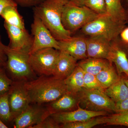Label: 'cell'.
<instances>
[{"instance_id":"obj_1","label":"cell","mask_w":128,"mask_h":128,"mask_svg":"<svg viewBox=\"0 0 128 128\" xmlns=\"http://www.w3.org/2000/svg\"><path fill=\"white\" fill-rule=\"evenodd\" d=\"M31 104L43 105L55 100L67 92L64 80L54 76H40L24 82Z\"/></svg>"},{"instance_id":"obj_2","label":"cell","mask_w":128,"mask_h":128,"mask_svg":"<svg viewBox=\"0 0 128 128\" xmlns=\"http://www.w3.org/2000/svg\"><path fill=\"white\" fill-rule=\"evenodd\" d=\"M70 0H46L33 7L34 14L39 18L57 41L71 38L72 34L66 30L62 22L64 6Z\"/></svg>"},{"instance_id":"obj_3","label":"cell","mask_w":128,"mask_h":128,"mask_svg":"<svg viewBox=\"0 0 128 128\" xmlns=\"http://www.w3.org/2000/svg\"><path fill=\"white\" fill-rule=\"evenodd\" d=\"M6 72L14 82H25L38 77L29 62V53L12 50L6 46Z\"/></svg>"},{"instance_id":"obj_4","label":"cell","mask_w":128,"mask_h":128,"mask_svg":"<svg viewBox=\"0 0 128 128\" xmlns=\"http://www.w3.org/2000/svg\"><path fill=\"white\" fill-rule=\"evenodd\" d=\"M100 16L85 6L69 1L63 9L62 22L64 28L72 34Z\"/></svg>"},{"instance_id":"obj_5","label":"cell","mask_w":128,"mask_h":128,"mask_svg":"<svg viewBox=\"0 0 128 128\" xmlns=\"http://www.w3.org/2000/svg\"><path fill=\"white\" fill-rule=\"evenodd\" d=\"M124 26L106 14L99 16L85 25L81 30L87 36H102L112 41L117 39Z\"/></svg>"},{"instance_id":"obj_6","label":"cell","mask_w":128,"mask_h":128,"mask_svg":"<svg viewBox=\"0 0 128 128\" xmlns=\"http://www.w3.org/2000/svg\"><path fill=\"white\" fill-rule=\"evenodd\" d=\"M81 108L94 112H116L115 103L104 92L83 88L77 93Z\"/></svg>"},{"instance_id":"obj_7","label":"cell","mask_w":128,"mask_h":128,"mask_svg":"<svg viewBox=\"0 0 128 128\" xmlns=\"http://www.w3.org/2000/svg\"><path fill=\"white\" fill-rule=\"evenodd\" d=\"M59 54L54 48L41 49L29 54V63L37 75L52 76Z\"/></svg>"},{"instance_id":"obj_8","label":"cell","mask_w":128,"mask_h":128,"mask_svg":"<svg viewBox=\"0 0 128 128\" xmlns=\"http://www.w3.org/2000/svg\"><path fill=\"white\" fill-rule=\"evenodd\" d=\"M31 31L33 42L29 54L44 48H53L60 50L59 41L54 38L41 19L35 14L31 25Z\"/></svg>"},{"instance_id":"obj_9","label":"cell","mask_w":128,"mask_h":128,"mask_svg":"<svg viewBox=\"0 0 128 128\" xmlns=\"http://www.w3.org/2000/svg\"><path fill=\"white\" fill-rule=\"evenodd\" d=\"M50 114L46 105L31 104L13 120L15 128H31L40 123Z\"/></svg>"},{"instance_id":"obj_10","label":"cell","mask_w":128,"mask_h":128,"mask_svg":"<svg viewBox=\"0 0 128 128\" xmlns=\"http://www.w3.org/2000/svg\"><path fill=\"white\" fill-rule=\"evenodd\" d=\"M4 26L9 39L8 47L12 50L30 53L33 37L26 29L10 25L4 22Z\"/></svg>"},{"instance_id":"obj_11","label":"cell","mask_w":128,"mask_h":128,"mask_svg":"<svg viewBox=\"0 0 128 128\" xmlns=\"http://www.w3.org/2000/svg\"><path fill=\"white\" fill-rule=\"evenodd\" d=\"M11 111L14 119L31 104L30 97L24 82H14L8 92Z\"/></svg>"},{"instance_id":"obj_12","label":"cell","mask_w":128,"mask_h":128,"mask_svg":"<svg viewBox=\"0 0 128 128\" xmlns=\"http://www.w3.org/2000/svg\"><path fill=\"white\" fill-rule=\"evenodd\" d=\"M106 112H94L83 109L78 105V108L70 112L56 113L50 114L57 122L61 124L67 123L86 121L94 117L108 115Z\"/></svg>"},{"instance_id":"obj_13","label":"cell","mask_w":128,"mask_h":128,"mask_svg":"<svg viewBox=\"0 0 128 128\" xmlns=\"http://www.w3.org/2000/svg\"><path fill=\"white\" fill-rule=\"evenodd\" d=\"M88 36L85 38L88 57L108 60L112 49V41L102 36Z\"/></svg>"},{"instance_id":"obj_14","label":"cell","mask_w":128,"mask_h":128,"mask_svg":"<svg viewBox=\"0 0 128 128\" xmlns=\"http://www.w3.org/2000/svg\"><path fill=\"white\" fill-rule=\"evenodd\" d=\"M59 41V50L67 53L77 60L88 58L85 38L72 37L66 40Z\"/></svg>"},{"instance_id":"obj_15","label":"cell","mask_w":128,"mask_h":128,"mask_svg":"<svg viewBox=\"0 0 128 128\" xmlns=\"http://www.w3.org/2000/svg\"><path fill=\"white\" fill-rule=\"evenodd\" d=\"M45 105L50 114L73 111L77 109L79 105L78 95L67 92L56 100Z\"/></svg>"},{"instance_id":"obj_16","label":"cell","mask_w":128,"mask_h":128,"mask_svg":"<svg viewBox=\"0 0 128 128\" xmlns=\"http://www.w3.org/2000/svg\"><path fill=\"white\" fill-rule=\"evenodd\" d=\"M59 50V55L52 76L64 80L71 74L78 65V60L67 53Z\"/></svg>"},{"instance_id":"obj_17","label":"cell","mask_w":128,"mask_h":128,"mask_svg":"<svg viewBox=\"0 0 128 128\" xmlns=\"http://www.w3.org/2000/svg\"><path fill=\"white\" fill-rule=\"evenodd\" d=\"M112 41V49L108 61L114 63L119 76L124 73L128 77V58L124 50L116 41Z\"/></svg>"},{"instance_id":"obj_18","label":"cell","mask_w":128,"mask_h":128,"mask_svg":"<svg viewBox=\"0 0 128 128\" xmlns=\"http://www.w3.org/2000/svg\"><path fill=\"white\" fill-rule=\"evenodd\" d=\"M104 92L115 103L128 98V87L124 82V77L105 89Z\"/></svg>"},{"instance_id":"obj_19","label":"cell","mask_w":128,"mask_h":128,"mask_svg":"<svg viewBox=\"0 0 128 128\" xmlns=\"http://www.w3.org/2000/svg\"><path fill=\"white\" fill-rule=\"evenodd\" d=\"M84 73L78 64L71 74L64 80L67 92L76 94L84 88Z\"/></svg>"},{"instance_id":"obj_20","label":"cell","mask_w":128,"mask_h":128,"mask_svg":"<svg viewBox=\"0 0 128 128\" xmlns=\"http://www.w3.org/2000/svg\"><path fill=\"white\" fill-rule=\"evenodd\" d=\"M105 3L108 15L117 22L125 25L127 15L121 0H105Z\"/></svg>"},{"instance_id":"obj_21","label":"cell","mask_w":128,"mask_h":128,"mask_svg":"<svg viewBox=\"0 0 128 128\" xmlns=\"http://www.w3.org/2000/svg\"><path fill=\"white\" fill-rule=\"evenodd\" d=\"M110 64L107 60L88 57L81 60L78 64L84 71L96 76Z\"/></svg>"},{"instance_id":"obj_22","label":"cell","mask_w":128,"mask_h":128,"mask_svg":"<svg viewBox=\"0 0 128 128\" xmlns=\"http://www.w3.org/2000/svg\"><path fill=\"white\" fill-rule=\"evenodd\" d=\"M18 6H9L5 8L0 16L4 22L10 25L18 27L22 29H26L23 17L19 14Z\"/></svg>"},{"instance_id":"obj_23","label":"cell","mask_w":128,"mask_h":128,"mask_svg":"<svg viewBox=\"0 0 128 128\" xmlns=\"http://www.w3.org/2000/svg\"><path fill=\"white\" fill-rule=\"evenodd\" d=\"M112 64H110L96 76L100 84L105 90L119 80L121 76Z\"/></svg>"},{"instance_id":"obj_24","label":"cell","mask_w":128,"mask_h":128,"mask_svg":"<svg viewBox=\"0 0 128 128\" xmlns=\"http://www.w3.org/2000/svg\"><path fill=\"white\" fill-rule=\"evenodd\" d=\"M106 116L94 117L81 122L67 123L60 124L62 128H91L96 125L105 124Z\"/></svg>"},{"instance_id":"obj_25","label":"cell","mask_w":128,"mask_h":128,"mask_svg":"<svg viewBox=\"0 0 128 128\" xmlns=\"http://www.w3.org/2000/svg\"><path fill=\"white\" fill-rule=\"evenodd\" d=\"M0 118L6 124L14 120L9 105L8 92L0 94Z\"/></svg>"},{"instance_id":"obj_26","label":"cell","mask_w":128,"mask_h":128,"mask_svg":"<svg viewBox=\"0 0 128 128\" xmlns=\"http://www.w3.org/2000/svg\"><path fill=\"white\" fill-rule=\"evenodd\" d=\"M106 125H120L128 128V112H116L106 116Z\"/></svg>"},{"instance_id":"obj_27","label":"cell","mask_w":128,"mask_h":128,"mask_svg":"<svg viewBox=\"0 0 128 128\" xmlns=\"http://www.w3.org/2000/svg\"><path fill=\"white\" fill-rule=\"evenodd\" d=\"M81 6H86L99 16L107 14L105 0H82Z\"/></svg>"},{"instance_id":"obj_28","label":"cell","mask_w":128,"mask_h":128,"mask_svg":"<svg viewBox=\"0 0 128 128\" xmlns=\"http://www.w3.org/2000/svg\"><path fill=\"white\" fill-rule=\"evenodd\" d=\"M84 88L89 89H98L102 91H105V90L98 82L96 76L86 72L84 73Z\"/></svg>"},{"instance_id":"obj_29","label":"cell","mask_w":128,"mask_h":128,"mask_svg":"<svg viewBox=\"0 0 128 128\" xmlns=\"http://www.w3.org/2000/svg\"><path fill=\"white\" fill-rule=\"evenodd\" d=\"M14 82L9 78L6 69L0 71V94L8 92Z\"/></svg>"},{"instance_id":"obj_30","label":"cell","mask_w":128,"mask_h":128,"mask_svg":"<svg viewBox=\"0 0 128 128\" xmlns=\"http://www.w3.org/2000/svg\"><path fill=\"white\" fill-rule=\"evenodd\" d=\"M31 128H61V126L50 115L40 123L33 126Z\"/></svg>"},{"instance_id":"obj_31","label":"cell","mask_w":128,"mask_h":128,"mask_svg":"<svg viewBox=\"0 0 128 128\" xmlns=\"http://www.w3.org/2000/svg\"><path fill=\"white\" fill-rule=\"evenodd\" d=\"M6 46L2 43L0 34V71L6 69L7 60L6 53Z\"/></svg>"},{"instance_id":"obj_32","label":"cell","mask_w":128,"mask_h":128,"mask_svg":"<svg viewBox=\"0 0 128 128\" xmlns=\"http://www.w3.org/2000/svg\"><path fill=\"white\" fill-rule=\"evenodd\" d=\"M46 0H13L18 6L22 7H34Z\"/></svg>"},{"instance_id":"obj_33","label":"cell","mask_w":128,"mask_h":128,"mask_svg":"<svg viewBox=\"0 0 128 128\" xmlns=\"http://www.w3.org/2000/svg\"><path fill=\"white\" fill-rule=\"evenodd\" d=\"M116 112H128V98L115 103Z\"/></svg>"},{"instance_id":"obj_34","label":"cell","mask_w":128,"mask_h":128,"mask_svg":"<svg viewBox=\"0 0 128 128\" xmlns=\"http://www.w3.org/2000/svg\"><path fill=\"white\" fill-rule=\"evenodd\" d=\"M9 6H18L13 0H0V14L5 8Z\"/></svg>"},{"instance_id":"obj_35","label":"cell","mask_w":128,"mask_h":128,"mask_svg":"<svg viewBox=\"0 0 128 128\" xmlns=\"http://www.w3.org/2000/svg\"><path fill=\"white\" fill-rule=\"evenodd\" d=\"M120 35L122 42L128 44V27L124 28L121 31Z\"/></svg>"},{"instance_id":"obj_36","label":"cell","mask_w":128,"mask_h":128,"mask_svg":"<svg viewBox=\"0 0 128 128\" xmlns=\"http://www.w3.org/2000/svg\"><path fill=\"white\" fill-rule=\"evenodd\" d=\"M82 1V0H70L69 1L78 6H82L81 4Z\"/></svg>"},{"instance_id":"obj_37","label":"cell","mask_w":128,"mask_h":128,"mask_svg":"<svg viewBox=\"0 0 128 128\" xmlns=\"http://www.w3.org/2000/svg\"><path fill=\"white\" fill-rule=\"evenodd\" d=\"M9 128L0 118V128Z\"/></svg>"},{"instance_id":"obj_38","label":"cell","mask_w":128,"mask_h":128,"mask_svg":"<svg viewBox=\"0 0 128 128\" xmlns=\"http://www.w3.org/2000/svg\"><path fill=\"white\" fill-rule=\"evenodd\" d=\"M124 82L126 83V84L128 86V79H126L125 77H124Z\"/></svg>"},{"instance_id":"obj_39","label":"cell","mask_w":128,"mask_h":128,"mask_svg":"<svg viewBox=\"0 0 128 128\" xmlns=\"http://www.w3.org/2000/svg\"><path fill=\"white\" fill-rule=\"evenodd\" d=\"M122 0H124L125 2V3L128 5V0H121V2Z\"/></svg>"},{"instance_id":"obj_40","label":"cell","mask_w":128,"mask_h":128,"mask_svg":"<svg viewBox=\"0 0 128 128\" xmlns=\"http://www.w3.org/2000/svg\"><path fill=\"white\" fill-rule=\"evenodd\" d=\"M126 15L127 16H128V11H127V12H126Z\"/></svg>"}]
</instances>
